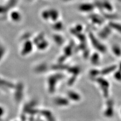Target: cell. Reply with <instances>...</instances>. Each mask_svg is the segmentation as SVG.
Listing matches in <instances>:
<instances>
[{
	"instance_id": "6da1fadb",
	"label": "cell",
	"mask_w": 121,
	"mask_h": 121,
	"mask_svg": "<svg viewBox=\"0 0 121 121\" xmlns=\"http://www.w3.org/2000/svg\"><path fill=\"white\" fill-rule=\"evenodd\" d=\"M113 25H112L113 27H114L115 29H116L117 30H118V31H119L120 33H121V25L119 24H115V23H113Z\"/></svg>"
}]
</instances>
